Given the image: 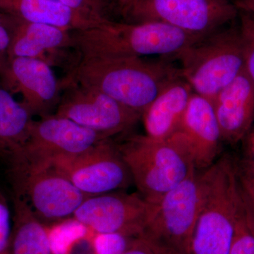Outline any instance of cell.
<instances>
[{"label":"cell","mask_w":254,"mask_h":254,"mask_svg":"<svg viewBox=\"0 0 254 254\" xmlns=\"http://www.w3.org/2000/svg\"><path fill=\"white\" fill-rule=\"evenodd\" d=\"M193 94L183 78L170 82L142 114L145 135L167 141L176 131Z\"/></svg>","instance_id":"17"},{"label":"cell","mask_w":254,"mask_h":254,"mask_svg":"<svg viewBox=\"0 0 254 254\" xmlns=\"http://www.w3.org/2000/svg\"><path fill=\"white\" fill-rule=\"evenodd\" d=\"M81 57L143 58L158 55L177 58L203 38L156 21L115 22L108 19L98 26L73 31Z\"/></svg>","instance_id":"3"},{"label":"cell","mask_w":254,"mask_h":254,"mask_svg":"<svg viewBox=\"0 0 254 254\" xmlns=\"http://www.w3.org/2000/svg\"><path fill=\"white\" fill-rule=\"evenodd\" d=\"M182 78L193 93L213 100L245 69V45L239 29L215 32L177 57Z\"/></svg>","instance_id":"4"},{"label":"cell","mask_w":254,"mask_h":254,"mask_svg":"<svg viewBox=\"0 0 254 254\" xmlns=\"http://www.w3.org/2000/svg\"><path fill=\"white\" fill-rule=\"evenodd\" d=\"M203 170H195L155 203L143 235L160 247L185 254L199 213Z\"/></svg>","instance_id":"8"},{"label":"cell","mask_w":254,"mask_h":254,"mask_svg":"<svg viewBox=\"0 0 254 254\" xmlns=\"http://www.w3.org/2000/svg\"><path fill=\"white\" fill-rule=\"evenodd\" d=\"M113 1H114V2L115 3V4H116L117 6V5L119 4V3L121 2V1H123V0H113Z\"/></svg>","instance_id":"32"},{"label":"cell","mask_w":254,"mask_h":254,"mask_svg":"<svg viewBox=\"0 0 254 254\" xmlns=\"http://www.w3.org/2000/svg\"><path fill=\"white\" fill-rule=\"evenodd\" d=\"M118 148L138 193L153 204L195 170L186 155L168 141L139 135Z\"/></svg>","instance_id":"5"},{"label":"cell","mask_w":254,"mask_h":254,"mask_svg":"<svg viewBox=\"0 0 254 254\" xmlns=\"http://www.w3.org/2000/svg\"><path fill=\"white\" fill-rule=\"evenodd\" d=\"M240 30L245 45V71L254 84V15L241 7Z\"/></svg>","instance_id":"22"},{"label":"cell","mask_w":254,"mask_h":254,"mask_svg":"<svg viewBox=\"0 0 254 254\" xmlns=\"http://www.w3.org/2000/svg\"><path fill=\"white\" fill-rule=\"evenodd\" d=\"M106 140L98 132L51 114L35 120L24 148L14 158L49 165L56 157L81 154Z\"/></svg>","instance_id":"13"},{"label":"cell","mask_w":254,"mask_h":254,"mask_svg":"<svg viewBox=\"0 0 254 254\" xmlns=\"http://www.w3.org/2000/svg\"><path fill=\"white\" fill-rule=\"evenodd\" d=\"M34 121L28 108L0 82V158L8 162L22 151Z\"/></svg>","instance_id":"19"},{"label":"cell","mask_w":254,"mask_h":254,"mask_svg":"<svg viewBox=\"0 0 254 254\" xmlns=\"http://www.w3.org/2000/svg\"><path fill=\"white\" fill-rule=\"evenodd\" d=\"M12 220L9 254H54L49 228L16 195Z\"/></svg>","instance_id":"20"},{"label":"cell","mask_w":254,"mask_h":254,"mask_svg":"<svg viewBox=\"0 0 254 254\" xmlns=\"http://www.w3.org/2000/svg\"><path fill=\"white\" fill-rule=\"evenodd\" d=\"M70 9L100 21L109 18L106 16L107 0H59Z\"/></svg>","instance_id":"24"},{"label":"cell","mask_w":254,"mask_h":254,"mask_svg":"<svg viewBox=\"0 0 254 254\" xmlns=\"http://www.w3.org/2000/svg\"><path fill=\"white\" fill-rule=\"evenodd\" d=\"M155 204L139 193L113 191L88 197L72 219L95 234L135 237L144 232Z\"/></svg>","instance_id":"11"},{"label":"cell","mask_w":254,"mask_h":254,"mask_svg":"<svg viewBox=\"0 0 254 254\" xmlns=\"http://www.w3.org/2000/svg\"><path fill=\"white\" fill-rule=\"evenodd\" d=\"M162 254H183L177 251L171 250V249L162 247Z\"/></svg>","instance_id":"31"},{"label":"cell","mask_w":254,"mask_h":254,"mask_svg":"<svg viewBox=\"0 0 254 254\" xmlns=\"http://www.w3.org/2000/svg\"><path fill=\"white\" fill-rule=\"evenodd\" d=\"M48 164L90 196L124 190L133 183L118 145L110 139L81 154L56 157Z\"/></svg>","instance_id":"9"},{"label":"cell","mask_w":254,"mask_h":254,"mask_svg":"<svg viewBox=\"0 0 254 254\" xmlns=\"http://www.w3.org/2000/svg\"><path fill=\"white\" fill-rule=\"evenodd\" d=\"M0 82L11 94L21 95V103L40 118L57 108L64 88L50 65L33 58H8L0 68Z\"/></svg>","instance_id":"14"},{"label":"cell","mask_w":254,"mask_h":254,"mask_svg":"<svg viewBox=\"0 0 254 254\" xmlns=\"http://www.w3.org/2000/svg\"><path fill=\"white\" fill-rule=\"evenodd\" d=\"M212 103L223 141H242L254 123V84L245 68Z\"/></svg>","instance_id":"16"},{"label":"cell","mask_w":254,"mask_h":254,"mask_svg":"<svg viewBox=\"0 0 254 254\" xmlns=\"http://www.w3.org/2000/svg\"><path fill=\"white\" fill-rule=\"evenodd\" d=\"M228 254H254V213L246 196Z\"/></svg>","instance_id":"21"},{"label":"cell","mask_w":254,"mask_h":254,"mask_svg":"<svg viewBox=\"0 0 254 254\" xmlns=\"http://www.w3.org/2000/svg\"><path fill=\"white\" fill-rule=\"evenodd\" d=\"M167 141L181 150L195 170L212 166L223 140L211 100L193 93L178 128Z\"/></svg>","instance_id":"15"},{"label":"cell","mask_w":254,"mask_h":254,"mask_svg":"<svg viewBox=\"0 0 254 254\" xmlns=\"http://www.w3.org/2000/svg\"><path fill=\"white\" fill-rule=\"evenodd\" d=\"M64 88L56 115L98 132L108 139L128 131L142 114L94 88L63 79Z\"/></svg>","instance_id":"10"},{"label":"cell","mask_w":254,"mask_h":254,"mask_svg":"<svg viewBox=\"0 0 254 254\" xmlns=\"http://www.w3.org/2000/svg\"><path fill=\"white\" fill-rule=\"evenodd\" d=\"M240 5L241 7L245 8L254 15V0H244Z\"/></svg>","instance_id":"30"},{"label":"cell","mask_w":254,"mask_h":254,"mask_svg":"<svg viewBox=\"0 0 254 254\" xmlns=\"http://www.w3.org/2000/svg\"><path fill=\"white\" fill-rule=\"evenodd\" d=\"M241 185H242V184H241ZM242 190H244V193H245L246 198H247V200H248L251 208H252L254 213V190L250 188V187L243 186L242 185Z\"/></svg>","instance_id":"29"},{"label":"cell","mask_w":254,"mask_h":254,"mask_svg":"<svg viewBox=\"0 0 254 254\" xmlns=\"http://www.w3.org/2000/svg\"><path fill=\"white\" fill-rule=\"evenodd\" d=\"M7 163L14 195L25 200L42 222L72 218L90 196L49 165L21 158L11 159Z\"/></svg>","instance_id":"6"},{"label":"cell","mask_w":254,"mask_h":254,"mask_svg":"<svg viewBox=\"0 0 254 254\" xmlns=\"http://www.w3.org/2000/svg\"><path fill=\"white\" fill-rule=\"evenodd\" d=\"M245 157L243 159L254 164V125L248 132L244 139Z\"/></svg>","instance_id":"28"},{"label":"cell","mask_w":254,"mask_h":254,"mask_svg":"<svg viewBox=\"0 0 254 254\" xmlns=\"http://www.w3.org/2000/svg\"><path fill=\"white\" fill-rule=\"evenodd\" d=\"M245 200L237 165L230 157L203 170L201 204L185 254H228Z\"/></svg>","instance_id":"2"},{"label":"cell","mask_w":254,"mask_h":254,"mask_svg":"<svg viewBox=\"0 0 254 254\" xmlns=\"http://www.w3.org/2000/svg\"><path fill=\"white\" fill-rule=\"evenodd\" d=\"M123 254H162V247L142 234L132 240Z\"/></svg>","instance_id":"26"},{"label":"cell","mask_w":254,"mask_h":254,"mask_svg":"<svg viewBox=\"0 0 254 254\" xmlns=\"http://www.w3.org/2000/svg\"><path fill=\"white\" fill-rule=\"evenodd\" d=\"M7 16L11 31L9 58L41 60L52 68L66 70L67 73L77 66L81 56L73 31Z\"/></svg>","instance_id":"12"},{"label":"cell","mask_w":254,"mask_h":254,"mask_svg":"<svg viewBox=\"0 0 254 254\" xmlns=\"http://www.w3.org/2000/svg\"><path fill=\"white\" fill-rule=\"evenodd\" d=\"M126 22L156 21L205 38L239 13L230 0H123L117 5Z\"/></svg>","instance_id":"7"},{"label":"cell","mask_w":254,"mask_h":254,"mask_svg":"<svg viewBox=\"0 0 254 254\" xmlns=\"http://www.w3.org/2000/svg\"><path fill=\"white\" fill-rule=\"evenodd\" d=\"M6 199L0 191V254H9L12 224Z\"/></svg>","instance_id":"25"},{"label":"cell","mask_w":254,"mask_h":254,"mask_svg":"<svg viewBox=\"0 0 254 254\" xmlns=\"http://www.w3.org/2000/svg\"><path fill=\"white\" fill-rule=\"evenodd\" d=\"M11 41L8 16L0 13V68L9 58V48Z\"/></svg>","instance_id":"27"},{"label":"cell","mask_w":254,"mask_h":254,"mask_svg":"<svg viewBox=\"0 0 254 254\" xmlns=\"http://www.w3.org/2000/svg\"><path fill=\"white\" fill-rule=\"evenodd\" d=\"M133 239L120 234H95L94 254H123Z\"/></svg>","instance_id":"23"},{"label":"cell","mask_w":254,"mask_h":254,"mask_svg":"<svg viewBox=\"0 0 254 254\" xmlns=\"http://www.w3.org/2000/svg\"><path fill=\"white\" fill-rule=\"evenodd\" d=\"M181 70L165 60L81 57L65 79L98 90L130 109L143 114Z\"/></svg>","instance_id":"1"},{"label":"cell","mask_w":254,"mask_h":254,"mask_svg":"<svg viewBox=\"0 0 254 254\" xmlns=\"http://www.w3.org/2000/svg\"><path fill=\"white\" fill-rule=\"evenodd\" d=\"M0 13L28 22L46 23L71 31L88 29L106 21L70 9L59 0H0Z\"/></svg>","instance_id":"18"}]
</instances>
